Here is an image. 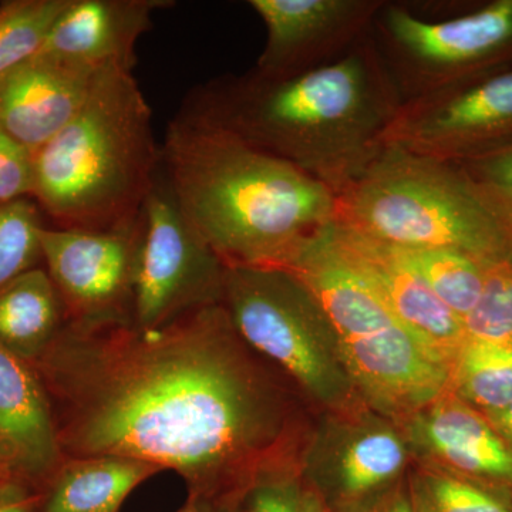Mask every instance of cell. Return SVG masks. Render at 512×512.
Wrapping results in <instances>:
<instances>
[{
	"label": "cell",
	"mask_w": 512,
	"mask_h": 512,
	"mask_svg": "<svg viewBox=\"0 0 512 512\" xmlns=\"http://www.w3.org/2000/svg\"><path fill=\"white\" fill-rule=\"evenodd\" d=\"M262 360L215 303L160 328L66 322L32 366L64 458H134L175 471L191 497L231 500L301 467L311 431Z\"/></svg>",
	"instance_id": "1"
},
{
	"label": "cell",
	"mask_w": 512,
	"mask_h": 512,
	"mask_svg": "<svg viewBox=\"0 0 512 512\" xmlns=\"http://www.w3.org/2000/svg\"><path fill=\"white\" fill-rule=\"evenodd\" d=\"M403 100L372 37L336 62L288 77L251 70L194 93L183 113L345 190L383 150Z\"/></svg>",
	"instance_id": "2"
},
{
	"label": "cell",
	"mask_w": 512,
	"mask_h": 512,
	"mask_svg": "<svg viewBox=\"0 0 512 512\" xmlns=\"http://www.w3.org/2000/svg\"><path fill=\"white\" fill-rule=\"evenodd\" d=\"M161 164L181 210L227 266L281 268L336 222L325 184L185 113L168 126Z\"/></svg>",
	"instance_id": "3"
},
{
	"label": "cell",
	"mask_w": 512,
	"mask_h": 512,
	"mask_svg": "<svg viewBox=\"0 0 512 512\" xmlns=\"http://www.w3.org/2000/svg\"><path fill=\"white\" fill-rule=\"evenodd\" d=\"M160 168L151 109L133 70L107 66L82 109L36 151L32 198L56 228L127 227Z\"/></svg>",
	"instance_id": "4"
},
{
	"label": "cell",
	"mask_w": 512,
	"mask_h": 512,
	"mask_svg": "<svg viewBox=\"0 0 512 512\" xmlns=\"http://www.w3.org/2000/svg\"><path fill=\"white\" fill-rule=\"evenodd\" d=\"M336 204L340 227L393 248L512 255V211L460 164L384 147Z\"/></svg>",
	"instance_id": "5"
},
{
	"label": "cell",
	"mask_w": 512,
	"mask_h": 512,
	"mask_svg": "<svg viewBox=\"0 0 512 512\" xmlns=\"http://www.w3.org/2000/svg\"><path fill=\"white\" fill-rule=\"evenodd\" d=\"M281 268L301 279L325 309L349 375L370 409L402 426L450 390L451 367L394 316L339 237L336 222Z\"/></svg>",
	"instance_id": "6"
},
{
	"label": "cell",
	"mask_w": 512,
	"mask_h": 512,
	"mask_svg": "<svg viewBox=\"0 0 512 512\" xmlns=\"http://www.w3.org/2000/svg\"><path fill=\"white\" fill-rule=\"evenodd\" d=\"M225 308L245 343L325 413L370 409L349 375L338 335L316 296L275 266H227Z\"/></svg>",
	"instance_id": "7"
},
{
	"label": "cell",
	"mask_w": 512,
	"mask_h": 512,
	"mask_svg": "<svg viewBox=\"0 0 512 512\" xmlns=\"http://www.w3.org/2000/svg\"><path fill=\"white\" fill-rule=\"evenodd\" d=\"M370 37L403 103L478 77L512 50V0L456 18H426L384 0Z\"/></svg>",
	"instance_id": "8"
},
{
	"label": "cell",
	"mask_w": 512,
	"mask_h": 512,
	"mask_svg": "<svg viewBox=\"0 0 512 512\" xmlns=\"http://www.w3.org/2000/svg\"><path fill=\"white\" fill-rule=\"evenodd\" d=\"M227 265L181 210L163 164L137 218L133 323L160 328L224 301Z\"/></svg>",
	"instance_id": "9"
},
{
	"label": "cell",
	"mask_w": 512,
	"mask_h": 512,
	"mask_svg": "<svg viewBox=\"0 0 512 512\" xmlns=\"http://www.w3.org/2000/svg\"><path fill=\"white\" fill-rule=\"evenodd\" d=\"M413 460L402 427L375 410L325 413L309 431L301 473L306 487L352 512L399 484Z\"/></svg>",
	"instance_id": "10"
},
{
	"label": "cell",
	"mask_w": 512,
	"mask_h": 512,
	"mask_svg": "<svg viewBox=\"0 0 512 512\" xmlns=\"http://www.w3.org/2000/svg\"><path fill=\"white\" fill-rule=\"evenodd\" d=\"M512 134V69L474 77L406 101L387 128L383 147L466 163L494 151Z\"/></svg>",
	"instance_id": "11"
},
{
	"label": "cell",
	"mask_w": 512,
	"mask_h": 512,
	"mask_svg": "<svg viewBox=\"0 0 512 512\" xmlns=\"http://www.w3.org/2000/svg\"><path fill=\"white\" fill-rule=\"evenodd\" d=\"M40 239L67 322L133 320L137 221L116 229L45 227Z\"/></svg>",
	"instance_id": "12"
},
{
	"label": "cell",
	"mask_w": 512,
	"mask_h": 512,
	"mask_svg": "<svg viewBox=\"0 0 512 512\" xmlns=\"http://www.w3.org/2000/svg\"><path fill=\"white\" fill-rule=\"evenodd\" d=\"M384 0H249L266 28L255 73L288 77L339 60L369 36Z\"/></svg>",
	"instance_id": "13"
},
{
	"label": "cell",
	"mask_w": 512,
	"mask_h": 512,
	"mask_svg": "<svg viewBox=\"0 0 512 512\" xmlns=\"http://www.w3.org/2000/svg\"><path fill=\"white\" fill-rule=\"evenodd\" d=\"M402 430L414 460L512 497V447L484 413L447 390Z\"/></svg>",
	"instance_id": "14"
},
{
	"label": "cell",
	"mask_w": 512,
	"mask_h": 512,
	"mask_svg": "<svg viewBox=\"0 0 512 512\" xmlns=\"http://www.w3.org/2000/svg\"><path fill=\"white\" fill-rule=\"evenodd\" d=\"M336 229L404 328L448 366H453L467 340L463 319L437 298L399 249L355 234L338 222Z\"/></svg>",
	"instance_id": "15"
},
{
	"label": "cell",
	"mask_w": 512,
	"mask_h": 512,
	"mask_svg": "<svg viewBox=\"0 0 512 512\" xmlns=\"http://www.w3.org/2000/svg\"><path fill=\"white\" fill-rule=\"evenodd\" d=\"M173 5L170 0H70L37 56L93 70H133L137 42L151 28L154 13Z\"/></svg>",
	"instance_id": "16"
},
{
	"label": "cell",
	"mask_w": 512,
	"mask_h": 512,
	"mask_svg": "<svg viewBox=\"0 0 512 512\" xmlns=\"http://www.w3.org/2000/svg\"><path fill=\"white\" fill-rule=\"evenodd\" d=\"M96 73L33 57L0 77V127L35 154L82 109Z\"/></svg>",
	"instance_id": "17"
},
{
	"label": "cell",
	"mask_w": 512,
	"mask_h": 512,
	"mask_svg": "<svg viewBox=\"0 0 512 512\" xmlns=\"http://www.w3.org/2000/svg\"><path fill=\"white\" fill-rule=\"evenodd\" d=\"M0 447L10 470L52 478L64 457L52 403L35 367L0 345Z\"/></svg>",
	"instance_id": "18"
},
{
	"label": "cell",
	"mask_w": 512,
	"mask_h": 512,
	"mask_svg": "<svg viewBox=\"0 0 512 512\" xmlns=\"http://www.w3.org/2000/svg\"><path fill=\"white\" fill-rule=\"evenodd\" d=\"M160 467L134 458H64L52 477L43 512H119L128 495Z\"/></svg>",
	"instance_id": "19"
},
{
	"label": "cell",
	"mask_w": 512,
	"mask_h": 512,
	"mask_svg": "<svg viewBox=\"0 0 512 512\" xmlns=\"http://www.w3.org/2000/svg\"><path fill=\"white\" fill-rule=\"evenodd\" d=\"M66 322L46 269L36 266L0 288V345L30 365L45 355Z\"/></svg>",
	"instance_id": "20"
},
{
	"label": "cell",
	"mask_w": 512,
	"mask_h": 512,
	"mask_svg": "<svg viewBox=\"0 0 512 512\" xmlns=\"http://www.w3.org/2000/svg\"><path fill=\"white\" fill-rule=\"evenodd\" d=\"M450 390L481 413L512 404V348L467 339L451 366Z\"/></svg>",
	"instance_id": "21"
},
{
	"label": "cell",
	"mask_w": 512,
	"mask_h": 512,
	"mask_svg": "<svg viewBox=\"0 0 512 512\" xmlns=\"http://www.w3.org/2000/svg\"><path fill=\"white\" fill-rule=\"evenodd\" d=\"M399 249V248H397ZM447 308L466 319L483 293L485 264L447 249H399Z\"/></svg>",
	"instance_id": "22"
},
{
	"label": "cell",
	"mask_w": 512,
	"mask_h": 512,
	"mask_svg": "<svg viewBox=\"0 0 512 512\" xmlns=\"http://www.w3.org/2000/svg\"><path fill=\"white\" fill-rule=\"evenodd\" d=\"M407 480L417 512H512L511 495L431 464L417 463Z\"/></svg>",
	"instance_id": "23"
},
{
	"label": "cell",
	"mask_w": 512,
	"mask_h": 512,
	"mask_svg": "<svg viewBox=\"0 0 512 512\" xmlns=\"http://www.w3.org/2000/svg\"><path fill=\"white\" fill-rule=\"evenodd\" d=\"M70 0H12L0 6V77L39 55Z\"/></svg>",
	"instance_id": "24"
},
{
	"label": "cell",
	"mask_w": 512,
	"mask_h": 512,
	"mask_svg": "<svg viewBox=\"0 0 512 512\" xmlns=\"http://www.w3.org/2000/svg\"><path fill=\"white\" fill-rule=\"evenodd\" d=\"M43 228L40 207L33 198L0 205V288L43 261Z\"/></svg>",
	"instance_id": "25"
},
{
	"label": "cell",
	"mask_w": 512,
	"mask_h": 512,
	"mask_svg": "<svg viewBox=\"0 0 512 512\" xmlns=\"http://www.w3.org/2000/svg\"><path fill=\"white\" fill-rule=\"evenodd\" d=\"M463 322L467 339L512 348V255L485 264L483 293Z\"/></svg>",
	"instance_id": "26"
},
{
	"label": "cell",
	"mask_w": 512,
	"mask_h": 512,
	"mask_svg": "<svg viewBox=\"0 0 512 512\" xmlns=\"http://www.w3.org/2000/svg\"><path fill=\"white\" fill-rule=\"evenodd\" d=\"M248 512H302L301 467L269 471L248 490Z\"/></svg>",
	"instance_id": "27"
},
{
	"label": "cell",
	"mask_w": 512,
	"mask_h": 512,
	"mask_svg": "<svg viewBox=\"0 0 512 512\" xmlns=\"http://www.w3.org/2000/svg\"><path fill=\"white\" fill-rule=\"evenodd\" d=\"M35 154L0 127V205L32 198Z\"/></svg>",
	"instance_id": "28"
},
{
	"label": "cell",
	"mask_w": 512,
	"mask_h": 512,
	"mask_svg": "<svg viewBox=\"0 0 512 512\" xmlns=\"http://www.w3.org/2000/svg\"><path fill=\"white\" fill-rule=\"evenodd\" d=\"M460 165L512 211V146L501 147Z\"/></svg>",
	"instance_id": "29"
},
{
	"label": "cell",
	"mask_w": 512,
	"mask_h": 512,
	"mask_svg": "<svg viewBox=\"0 0 512 512\" xmlns=\"http://www.w3.org/2000/svg\"><path fill=\"white\" fill-rule=\"evenodd\" d=\"M352 512H417L410 493L409 480L403 478L386 493Z\"/></svg>",
	"instance_id": "30"
},
{
	"label": "cell",
	"mask_w": 512,
	"mask_h": 512,
	"mask_svg": "<svg viewBox=\"0 0 512 512\" xmlns=\"http://www.w3.org/2000/svg\"><path fill=\"white\" fill-rule=\"evenodd\" d=\"M0 512H32V497L22 484L15 481L0 484Z\"/></svg>",
	"instance_id": "31"
},
{
	"label": "cell",
	"mask_w": 512,
	"mask_h": 512,
	"mask_svg": "<svg viewBox=\"0 0 512 512\" xmlns=\"http://www.w3.org/2000/svg\"><path fill=\"white\" fill-rule=\"evenodd\" d=\"M231 500H212V498L190 497L187 505L178 512H231Z\"/></svg>",
	"instance_id": "32"
},
{
	"label": "cell",
	"mask_w": 512,
	"mask_h": 512,
	"mask_svg": "<svg viewBox=\"0 0 512 512\" xmlns=\"http://www.w3.org/2000/svg\"><path fill=\"white\" fill-rule=\"evenodd\" d=\"M485 416L512 447V404L500 412L488 413Z\"/></svg>",
	"instance_id": "33"
},
{
	"label": "cell",
	"mask_w": 512,
	"mask_h": 512,
	"mask_svg": "<svg viewBox=\"0 0 512 512\" xmlns=\"http://www.w3.org/2000/svg\"><path fill=\"white\" fill-rule=\"evenodd\" d=\"M302 512H335L329 507L320 495L309 487L303 485Z\"/></svg>",
	"instance_id": "34"
},
{
	"label": "cell",
	"mask_w": 512,
	"mask_h": 512,
	"mask_svg": "<svg viewBox=\"0 0 512 512\" xmlns=\"http://www.w3.org/2000/svg\"><path fill=\"white\" fill-rule=\"evenodd\" d=\"M10 466L8 463V458H6L5 453H3L2 447H0V473H5V471H9Z\"/></svg>",
	"instance_id": "35"
}]
</instances>
